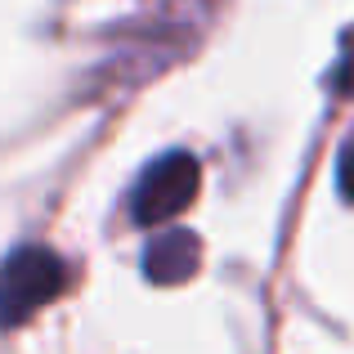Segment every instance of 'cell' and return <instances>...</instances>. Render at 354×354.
<instances>
[{
  "mask_svg": "<svg viewBox=\"0 0 354 354\" xmlns=\"http://www.w3.org/2000/svg\"><path fill=\"white\" fill-rule=\"evenodd\" d=\"M68 265L50 247H18L0 265V332L23 328L36 310L68 292Z\"/></svg>",
  "mask_w": 354,
  "mask_h": 354,
  "instance_id": "cell-1",
  "label": "cell"
},
{
  "mask_svg": "<svg viewBox=\"0 0 354 354\" xmlns=\"http://www.w3.org/2000/svg\"><path fill=\"white\" fill-rule=\"evenodd\" d=\"M198 184H202V166L193 153L175 148V153H162L153 166H144L139 184L130 189V220L139 229H157L166 220L184 216L198 198Z\"/></svg>",
  "mask_w": 354,
  "mask_h": 354,
  "instance_id": "cell-2",
  "label": "cell"
},
{
  "mask_svg": "<svg viewBox=\"0 0 354 354\" xmlns=\"http://www.w3.org/2000/svg\"><path fill=\"white\" fill-rule=\"evenodd\" d=\"M198 265H202V242H198V234H189V229H166V234H157L144 251V274H148V283H157V287L193 278Z\"/></svg>",
  "mask_w": 354,
  "mask_h": 354,
  "instance_id": "cell-3",
  "label": "cell"
},
{
  "mask_svg": "<svg viewBox=\"0 0 354 354\" xmlns=\"http://www.w3.org/2000/svg\"><path fill=\"white\" fill-rule=\"evenodd\" d=\"M337 184H341V198L354 202V139L341 148V162H337Z\"/></svg>",
  "mask_w": 354,
  "mask_h": 354,
  "instance_id": "cell-4",
  "label": "cell"
}]
</instances>
